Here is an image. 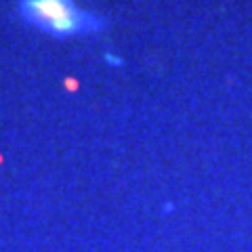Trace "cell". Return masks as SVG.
<instances>
[{
  "mask_svg": "<svg viewBox=\"0 0 252 252\" xmlns=\"http://www.w3.org/2000/svg\"><path fill=\"white\" fill-rule=\"evenodd\" d=\"M19 17L55 38L91 34L103 28L97 15L78 9L74 0H19Z\"/></svg>",
  "mask_w": 252,
  "mask_h": 252,
  "instance_id": "6da1fadb",
  "label": "cell"
}]
</instances>
